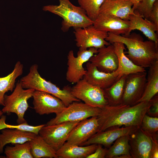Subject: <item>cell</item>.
<instances>
[{
	"mask_svg": "<svg viewBox=\"0 0 158 158\" xmlns=\"http://www.w3.org/2000/svg\"><path fill=\"white\" fill-rule=\"evenodd\" d=\"M80 121H66L51 125L45 126L39 135L56 152L66 142L68 135Z\"/></svg>",
	"mask_w": 158,
	"mask_h": 158,
	"instance_id": "52a82bcc",
	"label": "cell"
},
{
	"mask_svg": "<svg viewBox=\"0 0 158 158\" xmlns=\"http://www.w3.org/2000/svg\"><path fill=\"white\" fill-rule=\"evenodd\" d=\"M156 0H142L133 8L134 13L148 19Z\"/></svg>",
	"mask_w": 158,
	"mask_h": 158,
	"instance_id": "d6a6232c",
	"label": "cell"
},
{
	"mask_svg": "<svg viewBox=\"0 0 158 158\" xmlns=\"http://www.w3.org/2000/svg\"><path fill=\"white\" fill-rule=\"evenodd\" d=\"M93 25L96 29L116 35L129 34V20L113 16L99 14Z\"/></svg>",
	"mask_w": 158,
	"mask_h": 158,
	"instance_id": "2e32d148",
	"label": "cell"
},
{
	"mask_svg": "<svg viewBox=\"0 0 158 158\" xmlns=\"http://www.w3.org/2000/svg\"><path fill=\"white\" fill-rule=\"evenodd\" d=\"M35 91L33 89H24L19 80L13 92L9 95L4 96V106L1 110L3 113L15 114L18 124L27 122L24 116L29 107L28 101L32 97Z\"/></svg>",
	"mask_w": 158,
	"mask_h": 158,
	"instance_id": "5b68a950",
	"label": "cell"
},
{
	"mask_svg": "<svg viewBox=\"0 0 158 158\" xmlns=\"http://www.w3.org/2000/svg\"><path fill=\"white\" fill-rule=\"evenodd\" d=\"M29 142L33 158H58L56 152L39 134Z\"/></svg>",
	"mask_w": 158,
	"mask_h": 158,
	"instance_id": "484cf974",
	"label": "cell"
},
{
	"mask_svg": "<svg viewBox=\"0 0 158 158\" xmlns=\"http://www.w3.org/2000/svg\"><path fill=\"white\" fill-rule=\"evenodd\" d=\"M158 92V60L149 67L143 94L138 103L149 102Z\"/></svg>",
	"mask_w": 158,
	"mask_h": 158,
	"instance_id": "cb8c5ba5",
	"label": "cell"
},
{
	"mask_svg": "<svg viewBox=\"0 0 158 158\" xmlns=\"http://www.w3.org/2000/svg\"><path fill=\"white\" fill-rule=\"evenodd\" d=\"M59 1V5L45 6L43 10L62 18L61 30L63 32H67L71 27L74 29L83 28L93 24V21L88 17L80 7L74 5L69 0Z\"/></svg>",
	"mask_w": 158,
	"mask_h": 158,
	"instance_id": "277c9868",
	"label": "cell"
},
{
	"mask_svg": "<svg viewBox=\"0 0 158 158\" xmlns=\"http://www.w3.org/2000/svg\"><path fill=\"white\" fill-rule=\"evenodd\" d=\"M112 44L118 61V67L116 70L121 76L137 72L146 71L145 68L135 64L126 56L124 52L126 49L123 43L115 42Z\"/></svg>",
	"mask_w": 158,
	"mask_h": 158,
	"instance_id": "7402d4cb",
	"label": "cell"
},
{
	"mask_svg": "<svg viewBox=\"0 0 158 158\" xmlns=\"http://www.w3.org/2000/svg\"><path fill=\"white\" fill-rule=\"evenodd\" d=\"M129 34L134 30H139L149 40L158 43V27L148 19L142 16L135 14L130 15L129 18Z\"/></svg>",
	"mask_w": 158,
	"mask_h": 158,
	"instance_id": "ffe728a7",
	"label": "cell"
},
{
	"mask_svg": "<svg viewBox=\"0 0 158 158\" xmlns=\"http://www.w3.org/2000/svg\"><path fill=\"white\" fill-rule=\"evenodd\" d=\"M6 116L2 115L0 117V130L5 128L16 129L33 133L36 135L39 134L41 128L45 124H43L37 126L29 125L27 122L18 124V125H11L6 123Z\"/></svg>",
	"mask_w": 158,
	"mask_h": 158,
	"instance_id": "1f68e13d",
	"label": "cell"
},
{
	"mask_svg": "<svg viewBox=\"0 0 158 158\" xmlns=\"http://www.w3.org/2000/svg\"><path fill=\"white\" fill-rule=\"evenodd\" d=\"M32 97L33 109L36 113L40 115L51 113L56 115L66 107L60 99L43 91L35 90Z\"/></svg>",
	"mask_w": 158,
	"mask_h": 158,
	"instance_id": "7c38bea8",
	"label": "cell"
},
{
	"mask_svg": "<svg viewBox=\"0 0 158 158\" xmlns=\"http://www.w3.org/2000/svg\"><path fill=\"white\" fill-rule=\"evenodd\" d=\"M151 104L146 114L153 117H158V95L157 94L150 100Z\"/></svg>",
	"mask_w": 158,
	"mask_h": 158,
	"instance_id": "836d02e7",
	"label": "cell"
},
{
	"mask_svg": "<svg viewBox=\"0 0 158 158\" xmlns=\"http://www.w3.org/2000/svg\"><path fill=\"white\" fill-rule=\"evenodd\" d=\"M133 6L128 0H104L100 8L99 14L128 20L129 16L134 14Z\"/></svg>",
	"mask_w": 158,
	"mask_h": 158,
	"instance_id": "d6986e66",
	"label": "cell"
},
{
	"mask_svg": "<svg viewBox=\"0 0 158 158\" xmlns=\"http://www.w3.org/2000/svg\"><path fill=\"white\" fill-rule=\"evenodd\" d=\"M97 145L92 144L80 146L64 143L56 152V154L58 158H87L94 152Z\"/></svg>",
	"mask_w": 158,
	"mask_h": 158,
	"instance_id": "603a6c76",
	"label": "cell"
},
{
	"mask_svg": "<svg viewBox=\"0 0 158 158\" xmlns=\"http://www.w3.org/2000/svg\"><path fill=\"white\" fill-rule=\"evenodd\" d=\"M129 143L132 158H150L151 140L140 128L129 135Z\"/></svg>",
	"mask_w": 158,
	"mask_h": 158,
	"instance_id": "ac0fdd59",
	"label": "cell"
},
{
	"mask_svg": "<svg viewBox=\"0 0 158 158\" xmlns=\"http://www.w3.org/2000/svg\"><path fill=\"white\" fill-rule=\"evenodd\" d=\"M86 67V72L83 79L102 90L111 86L122 76L117 70L111 73L100 71L89 61L87 62Z\"/></svg>",
	"mask_w": 158,
	"mask_h": 158,
	"instance_id": "e0dca14e",
	"label": "cell"
},
{
	"mask_svg": "<svg viewBox=\"0 0 158 158\" xmlns=\"http://www.w3.org/2000/svg\"><path fill=\"white\" fill-rule=\"evenodd\" d=\"M125 135L118 138L107 150L106 158H115L122 155L132 158L130 152L129 135Z\"/></svg>",
	"mask_w": 158,
	"mask_h": 158,
	"instance_id": "83f0119b",
	"label": "cell"
},
{
	"mask_svg": "<svg viewBox=\"0 0 158 158\" xmlns=\"http://www.w3.org/2000/svg\"><path fill=\"white\" fill-rule=\"evenodd\" d=\"M4 153L7 158H33L29 141L15 144L13 146H7Z\"/></svg>",
	"mask_w": 158,
	"mask_h": 158,
	"instance_id": "f1b7e54d",
	"label": "cell"
},
{
	"mask_svg": "<svg viewBox=\"0 0 158 158\" xmlns=\"http://www.w3.org/2000/svg\"><path fill=\"white\" fill-rule=\"evenodd\" d=\"M104 0H78V2L88 17L94 22L99 14L100 8Z\"/></svg>",
	"mask_w": 158,
	"mask_h": 158,
	"instance_id": "f546056e",
	"label": "cell"
},
{
	"mask_svg": "<svg viewBox=\"0 0 158 158\" xmlns=\"http://www.w3.org/2000/svg\"><path fill=\"white\" fill-rule=\"evenodd\" d=\"M0 133V154L4 151L5 146L8 144L23 143L30 141L36 134L16 129L5 128Z\"/></svg>",
	"mask_w": 158,
	"mask_h": 158,
	"instance_id": "44dd1931",
	"label": "cell"
},
{
	"mask_svg": "<svg viewBox=\"0 0 158 158\" xmlns=\"http://www.w3.org/2000/svg\"><path fill=\"white\" fill-rule=\"evenodd\" d=\"M140 128L150 138H158V118L150 116L146 114L143 118Z\"/></svg>",
	"mask_w": 158,
	"mask_h": 158,
	"instance_id": "4dcf8cb0",
	"label": "cell"
},
{
	"mask_svg": "<svg viewBox=\"0 0 158 158\" xmlns=\"http://www.w3.org/2000/svg\"><path fill=\"white\" fill-rule=\"evenodd\" d=\"M97 146L95 151L88 156L87 158H104L107 154V149L103 148L102 145L97 144Z\"/></svg>",
	"mask_w": 158,
	"mask_h": 158,
	"instance_id": "d590c367",
	"label": "cell"
},
{
	"mask_svg": "<svg viewBox=\"0 0 158 158\" xmlns=\"http://www.w3.org/2000/svg\"><path fill=\"white\" fill-rule=\"evenodd\" d=\"M138 129L134 126L111 127L104 131L97 132L80 146L97 144L109 148L118 138L123 135H130Z\"/></svg>",
	"mask_w": 158,
	"mask_h": 158,
	"instance_id": "5bb4252c",
	"label": "cell"
},
{
	"mask_svg": "<svg viewBox=\"0 0 158 158\" xmlns=\"http://www.w3.org/2000/svg\"><path fill=\"white\" fill-rule=\"evenodd\" d=\"M146 71L127 75L121 104L133 105L138 103L144 91L147 80Z\"/></svg>",
	"mask_w": 158,
	"mask_h": 158,
	"instance_id": "8fae6325",
	"label": "cell"
},
{
	"mask_svg": "<svg viewBox=\"0 0 158 158\" xmlns=\"http://www.w3.org/2000/svg\"><path fill=\"white\" fill-rule=\"evenodd\" d=\"M148 20L158 27V0L154 2Z\"/></svg>",
	"mask_w": 158,
	"mask_h": 158,
	"instance_id": "e575fe53",
	"label": "cell"
},
{
	"mask_svg": "<svg viewBox=\"0 0 158 158\" xmlns=\"http://www.w3.org/2000/svg\"><path fill=\"white\" fill-rule=\"evenodd\" d=\"M79 102H74L46 124L51 125L66 121H81L90 117L97 116L101 108L88 105Z\"/></svg>",
	"mask_w": 158,
	"mask_h": 158,
	"instance_id": "8992f818",
	"label": "cell"
},
{
	"mask_svg": "<svg viewBox=\"0 0 158 158\" xmlns=\"http://www.w3.org/2000/svg\"><path fill=\"white\" fill-rule=\"evenodd\" d=\"M152 145L150 151V158H158V138H150Z\"/></svg>",
	"mask_w": 158,
	"mask_h": 158,
	"instance_id": "8d00e7d4",
	"label": "cell"
},
{
	"mask_svg": "<svg viewBox=\"0 0 158 158\" xmlns=\"http://www.w3.org/2000/svg\"><path fill=\"white\" fill-rule=\"evenodd\" d=\"M74 29L75 40L79 49L85 50L92 47L98 49L111 44L105 40L108 36V32L95 29L93 25Z\"/></svg>",
	"mask_w": 158,
	"mask_h": 158,
	"instance_id": "9c48e42d",
	"label": "cell"
},
{
	"mask_svg": "<svg viewBox=\"0 0 158 158\" xmlns=\"http://www.w3.org/2000/svg\"><path fill=\"white\" fill-rule=\"evenodd\" d=\"M71 92L74 97L88 105L101 108L108 105L103 90L90 84L83 79L71 87Z\"/></svg>",
	"mask_w": 158,
	"mask_h": 158,
	"instance_id": "ba28073f",
	"label": "cell"
},
{
	"mask_svg": "<svg viewBox=\"0 0 158 158\" xmlns=\"http://www.w3.org/2000/svg\"><path fill=\"white\" fill-rule=\"evenodd\" d=\"M108 33L105 40L111 44L118 42L126 46V56L136 65L149 68L158 60V43L150 40L144 41L140 34L135 32L127 35Z\"/></svg>",
	"mask_w": 158,
	"mask_h": 158,
	"instance_id": "7a4b0ae2",
	"label": "cell"
},
{
	"mask_svg": "<svg viewBox=\"0 0 158 158\" xmlns=\"http://www.w3.org/2000/svg\"><path fill=\"white\" fill-rule=\"evenodd\" d=\"M131 2L133 4V9L142 0H128Z\"/></svg>",
	"mask_w": 158,
	"mask_h": 158,
	"instance_id": "74e56055",
	"label": "cell"
},
{
	"mask_svg": "<svg viewBox=\"0 0 158 158\" xmlns=\"http://www.w3.org/2000/svg\"><path fill=\"white\" fill-rule=\"evenodd\" d=\"M127 75L122 76L111 86L103 90L104 96L107 101L108 105L115 106L121 103Z\"/></svg>",
	"mask_w": 158,
	"mask_h": 158,
	"instance_id": "4316f807",
	"label": "cell"
},
{
	"mask_svg": "<svg viewBox=\"0 0 158 158\" xmlns=\"http://www.w3.org/2000/svg\"><path fill=\"white\" fill-rule=\"evenodd\" d=\"M3 114L4 113L2 110H0V117L3 115Z\"/></svg>",
	"mask_w": 158,
	"mask_h": 158,
	"instance_id": "f35d334b",
	"label": "cell"
},
{
	"mask_svg": "<svg viewBox=\"0 0 158 158\" xmlns=\"http://www.w3.org/2000/svg\"><path fill=\"white\" fill-rule=\"evenodd\" d=\"M151 104L150 100L133 105L122 104L106 105L101 108L97 116V132L115 126H134L140 128L143 118Z\"/></svg>",
	"mask_w": 158,
	"mask_h": 158,
	"instance_id": "6da1fadb",
	"label": "cell"
},
{
	"mask_svg": "<svg viewBox=\"0 0 158 158\" xmlns=\"http://www.w3.org/2000/svg\"><path fill=\"white\" fill-rule=\"evenodd\" d=\"M38 66L36 64L32 65L29 71L26 75L20 80L24 89H33L35 90L43 91L54 95L61 100L66 107L74 102H80L71 94V87L64 86L60 89L51 82L42 78L38 71Z\"/></svg>",
	"mask_w": 158,
	"mask_h": 158,
	"instance_id": "3957f363",
	"label": "cell"
},
{
	"mask_svg": "<svg viewBox=\"0 0 158 158\" xmlns=\"http://www.w3.org/2000/svg\"><path fill=\"white\" fill-rule=\"evenodd\" d=\"M97 116H93L80 121L69 133L65 143L81 146L97 132Z\"/></svg>",
	"mask_w": 158,
	"mask_h": 158,
	"instance_id": "4fadbf2b",
	"label": "cell"
},
{
	"mask_svg": "<svg viewBox=\"0 0 158 158\" xmlns=\"http://www.w3.org/2000/svg\"><path fill=\"white\" fill-rule=\"evenodd\" d=\"M89 61L99 71L106 73H113L118 67V57L112 44L98 49L97 53Z\"/></svg>",
	"mask_w": 158,
	"mask_h": 158,
	"instance_id": "9a60e30c",
	"label": "cell"
},
{
	"mask_svg": "<svg viewBox=\"0 0 158 158\" xmlns=\"http://www.w3.org/2000/svg\"><path fill=\"white\" fill-rule=\"evenodd\" d=\"M98 52V49L92 47L85 50L79 49L77 56H74L73 50L69 52L67 56L68 68L66 74V80L72 83H76L83 79L86 70L83 66L84 63Z\"/></svg>",
	"mask_w": 158,
	"mask_h": 158,
	"instance_id": "30bf717a",
	"label": "cell"
},
{
	"mask_svg": "<svg viewBox=\"0 0 158 158\" xmlns=\"http://www.w3.org/2000/svg\"><path fill=\"white\" fill-rule=\"evenodd\" d=\"M23 69V64L20 61H18L11 73L6 76L0 77V105L4 106L5 93L13 90L15 87L16 80L22 74Z\"/></svg>",
	"mask_w": 158,
	"mask_h": 158,
	"instance_id": "d4e9b609",
	"label": "cell"
}]
</instances>
